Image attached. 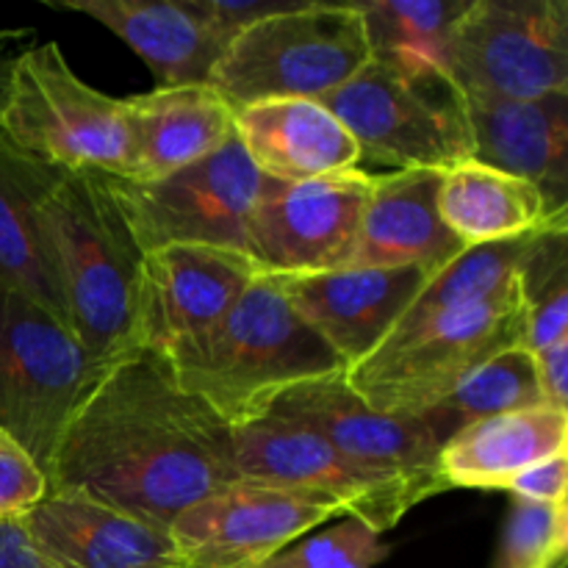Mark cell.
<instances>
[{
	"instance_id": "cell-1",
	"label": "cell",
	"mask_w": 568,
	"mask_h": 568,
	"mask_svg": "<svg viewBox=\"0 0 568 568\" xmlns=\"http://www.w3.org/2000/svg\"><path fill=\"white\" fill-rule=\"evenodd\" d=\"M231 483L233 427L183 392L164 355L150 349L105 369L48 471V491L83 494L166 532Z\"/></svg>"
},
{
	"instance_id": "cell-2",
	"label": "cell",
	"mask_w": 568,
	"mask_h": 568,
	"mask_svg": "<svg viewBox=\"0 0 568 568\" xmlns=\"http://www.w3.org/2000/svg\"><path fill=\"white\" fill-rule=\"evenodd\" d=\"M172 377L227 427L264 419L288 388L344 372L272 275H258L231 311L164 353Z\"/></svg>"
},
{
	"instance_id": "cell-3",
	"label": "cell",
	"mask_w": 568,
	"mask_h": 568,
	"mask_svg": "<svg viewBox=\"0 0 568 568\" xmlns=\"http://www.w3.org/2000/svg\"><path fill=\"white\" fill-rule=\"evenodd\" d=\"M39 225L78 342L105 369L136 353L144 253L109 175L61 170L39 200Z\"/></svg>"
},
{
	"instance_id": "cell-4",
	"label": "cell",
	"mask_w": 568,
	"mask_h": 568,
	"mask_svg": "<svg viewBox=\"0 0 568 568\" xmlns=\"http://www.w3.org/2000/svg\"><path fill=\"white\" fill-rule=\"evenodd\" d=\"M514 347L527 349L516 281L483 303L392 333L344 377L369 408L419 416L442 403L477 366Z\"/></svg>"
},
{
	"instance_id": "cell-5",
	"label": "cell",
	"mask_w": 568,
	"mask_h": 568,
	"mask_svg": "<svg viewBox=\"0 0 568 568\" xmlns=\"http://www.w3.org/2000/svg\"><path fill=\"white\" fill-rule=\"evenodd\" d=\"M369 61L355 3L305 0L239 33L222 53L209 87L233 111L266 100H322Z\"/></svg>"
},
{
	"instance_id": "cell-6",
	"label": "cell",
	"mask_w": 568,
	"mask_h": 568,
	"mask_svg": "<svg viewBox=\"0 0 568 568\" xmlns=\"http://www.w3.org/2000/svg\"><path fill=\"white\" fill-rule=\"evenodd\" d=\"M0 133L59 170L125 175L131 148L125 100L81 81L55 42H31L17 55Z\"/></svg>"
},
{
	"instance_id": "cell-7",
	"label": "cell",
	"mask_w": 568,
	"mask_h": 568,
	"mask_svg": "<svg viewBox=\"0 0 568 568\" xmlns=\"http://www.w3.org/2000/svg\"><path fill=\"white\" fill-rule=\"evenodd\" d=\"M105 366L75 333L20 294L0 292V433L48 477L50 460Z\"/></svg>"
},
{
	"instance_id": "cell-8",
	"label": "cell",
	"mask_w": 568,
	"mask_h": 568,
	"mask_svg": "<svg viewBox=\"0 0 568 568\" xmlns=\"http://www.w3.org/2000/svg\"><path fill=\"white\" fill-rule=\"evenodd\" d=\"M349 131L361 159L394 170L447 172L475 159L460 92L447 81L405 78L377 61L320 100Z\"/></svg>"
},
{
	"instance_id": "cell-9",
	"label": "cell",
	"mask_w": 568,
	"mask_h": 568,
	"mask_svg": "<svg viewBox=\"0 0 568 568\" xmlns=\"http://www.w3.org/2000/svg\"><path fill=\"white\" fill-rule=\"evenodd\" d=\"M233 471L239 483L305 499L338 519L353 516L377 532L394 530L427 499L410 483L364 469L316 433L277 416L233 430Z\"/></svg>"
},
{
	"instance_id": "cell-10",
	"label": "cell",
	"mask_w": 568,
	"mask_h": 568,
	"mask_svg": "<svg viewBox=\"0 0 568 568\" xmlns=\"http://www.w3.org/2000/svg\"><path fill=\"white\" fill-rule=\"evenodd\" d=\"M133 239L150 250L205 244L247 255V227L270 178L247 159L239 139L159 181L109 175Z\"/></svg>"
},
{
	"instance_id": "cell-11",
	"label": "cell",
	"mask_w": 568,
	"mask_h": 568,
	"mask_svg": "<svg viewBox=\"0 0 568 568\" xmlns=\"http://www.w3.org/2000/svg\"><path fill=\"white\" fill-rule=\"evenodd\" d=\"M449 81L464 98L568 92L566 0H471L449 42Z\"/></svg>"
},
{
	"instance_id": "cell-12",
	"label": "cell",
	"mask_w": 568,
	"mask_h": 568,
	"mask_svg": "<svg viewBox=\"0 0 568 568\" xmlns=\"http://www.w3.org/2000/svg\"><path fill=\"white\" fill-rule=\"evenodd\" d=\"M372 175L361 170L300 183L270 181L247 227L261 275H311L353 264Z\"/></svg>"
},
{
	"instance_id": "cell-13",
	"label": "cell",
	"mask_w": 568,
	"mask_h": 568,
	"mask_svg": "<svg viewBox=\"0 0 568 568\" xmlns=\"http://www.w3.org/2000/svg\"><path fill=\"white\" fill-rule=\"evenodd\" d=\"M266 416L325 438L336 453L377 475L397 477L427 499L447 491L438 475L442 444L416 416L381 414L349 388L344 372L288 388Z\"/></svg>"
},
{
	"instance_id": "cell-14",
	"label": "cell",
	"mask_w": 568,
	"mask_h": 568,
	"mask_svg": "<svg viewBox=\"0 0 568 568\" xmlns=\"http://www.w3.org/2000/svg\"><path fill=\"white\" fill-rule=\"evenodd\" d=\"M331 519L338 516L305 499L231 483L183 510L170 536L183 568H255Z\"/></svg>"
},
{
	"instance_id": "cell-15",
	"label": "cell",
	"mask_w": 568,
	"mask_h": 568,
	"mask_svg": "<svg viewBox=\"0 0 568 568\" xmlns=\"http://www.w3.org/2000/svg\"><path fill=\"white\" fill-rule=\"evenodd\" d=\"M258 275L253 258L239 250L205 244L150 250L139 277L136 347L164 355L220 322Z\"/></svg>"
},
{
	"instance_id": "cell-16",
	"label": "cell",
	"mask_w": 568,
	"mask_h": 568,
	"mask_svg": "<svg viewBox=\"0 0 568 568\" xmlns=\"http://www.w3.org/2000/svg\"><path fill=\"white\" fill-rule=\"evenodd\" d=\"M300 320L333 349L344 372L375 353L427 275L414 266H344L311 275H272Z\"/></svg>"
},
{
	"instance_id": "cell-17",
	"label": "cell",
	"mask_w": 568,
	"mask_h": 568,
	"mask_svg": "<svg viewBox=\"0 0 568 568\" xmlns=\"http://www.w3.org/2000/svg\"><path fill=\"white\" fill-rule=\"evenodd\" d=\"M50 568H183L172 536L70 491H48L22 516Z\"/></svg>"
},
{
	"instance_id": "cell-18",
	"label": "cell",
	"mask_w": 568,
	"mask_h": 568,
	"mask_svg": "<svg viewBox=\"0 0 568 568\" xmlns=\"http://www.w3.org/2000/svg\"><path fill=\"white\" fill-rule=\"evenodd\" d=\"M475 161L525 178L568 216V92L544 98H464Z\"/></svg>"
},
{
	"instance_id": "cell-19",
	"label": "cell",
	"mask_w": 568,
	"mask_h": 568,
	"mask_svg": "<svg viewBox=\"0 0 568 568\" xmlns=\"http://www.w3.org/2000/svg\"><path fill=\"white\" fill-rule=\"evenodd\" d=\"M442 175L444 172L433 170L372 175V192L349 266H414L430 277L458 258L466 244L444 225L438 211Z\"/></svg>"
},
{
	"instance_id": "cell-20",
	"label": "cell",
	"mask_w": 568,
	"mask_h": 568,
	"mask_svg": "<svg viewBox=\"0 0 568 568\" xmlns=\"http://www.w3.org/2000/svg\"><path fill=\"white\" fill-rule=\"evenodd\" d=\"M50 9L109 28L150 67L159 89L209 83L227 50L192 0H55Z\"/></svg>"
},
{
	"instance_id": "cell-21",
	"label": "cell",
	"mask_w": 568,
	"mask_h": 568,
	"mask_svg": "<svg viewBox=\"0 0 568 568\" xmlns=\"http://www.w3.org/2000/svg\"><path fill=\"white\" fill-rule=\"evenodd\" d=\"M128 111V181H159L236 136V111L209 83L153 89L125 100Z\"/></svg>"
},
{
	"instance_id": "cell-22",
	"label": "cell",
	"mask_w": 568,
	"mask_h": 568,
	"mask_svg": "<svg viewBox=\"0 0 568 568\" xmlns=\"http://www.w3.org/2000/svg\"><path fill=\"white\" fill-rule=\"evenodd\" d=\"M236 139L264 178L300 183L358 170L361 150L320 100H266L236 111Z\"/></svg>"
},
{
	"instance_id": "cell-23",
	"label": "cell",
	"mask_w": 568,
	"mask_h": 568,
	"mask_svg": "<svg viewBox=\"0 0 568 568\" xmlns=\"http://www.w3.org/2000/svg\"><path fill=\"white\" fill-rule=\"evenodd\" d=\"M564 453H568V410L536 405L455 433L438 453V475L447 488L505 491L516 475Z\"/></svg>"
},
{
	"instance_id": "cell-24",
	"label": "cell",
	"mask_w": 568,
	"mask_h": 568,
	"mask_svg": "<svg viewBox=\"0 0 568 568\" xmlns=\"http://www.w3.org/2000/svg\"><path fill=\"white\" fill-rule=\"evenodd\" d=\"M59 172L0 133V292L31 300L70 327L39 225V200Z\"/></svg>"
},
{
	"instance_id": "cell-25",
	"label": "cell",
	"mask_w": 568,
	"mask_h": 568,
	"mask_svg": "<svg viewBox=\"0 0 568 568\" xmlns=\"http://www.w3.org/2000/svg\"><path fill=\"white\" fill-rule=\"evenodd\" d=\"M438 211L466 247L508 242L568 222V216L549 214L547 200L530 181L475 159L444 172Z\"/></svg>"
},
{
	"instance_id": "cell-26",
	"label": "cell",
	"mask_w": 568,
	"mask_h": 568,
	"mask_svg": "<svg viewBox=\"0 0 568 568\" xmlns=\"http://www.w3.org/2000/svg\"><path fill=\"white\" fill-rule=\"evenodd\" d=\"M471 0H364L369 61L405 78L449 81V42Z\"/></svg>"
},
{
	"instance_id": "cell-27",
	"label": "cell",
	"mask_w": 568,
	"mask_h": 568,
	"mask_svg": "<svg viewBox=\"0 0 568 568\" xmlns=\"http://www.w3.org/2000/svg\"><path fill=\"white\" fill-rule=\"evenodd\" d=\"M547 405L541 399L530 349L514 347L494 355L477 366L466 381H460L442 403L427 408L416 419L433 433L438 444H447L464 427L510 410Z\"/></svg>"
},
{
	"instance_id": "cell-28",
	"label": "cell",
	"mask_w": 568,
	"mask_h": 568,
	"mask_svg": "<svg viewBox=\"0 0 568 568\" xmlns=\"http://www.w3.org/2000/svg\"><path fill=\"white\" fill-rule=\"evenodd\" d=\"M536 233L508 239V242L466 247L458 258H453L444 270L427 277L425 286L419 288V294H416L414 303L408 305V311L394 325L392 333L405 331L410 325H419V322L433 320V316L449 314V311L469 308V305L483 303V300L494 297L503 288L514 286L516 270H519L521 258L530 250Z\"/></svg>"
},
{
	"instance_id": "cell-29",
	"label": "cell",
	"mask_w": 568,
	"mask_h": 568,
	"mask_svg": "<svg viewBox=\"0 0 568 568\" xmlns=\"http://www.w3.org/2000/svg\"><path fill=\"white\" fill-rule=\"evenodd\" d=\"M568 222L536 233L530 250L516 270L521 308H525L527 349L555 344L568 336Z\"/></svg>"
},
{
	"instance_id": "cell-30",
	"label": "cell",
	"mask_w": 568,
	"mask_h": 568,
	"mask_svg": "<svg viewBox=\"0 0 568 568\" xmlns=\"http://www.w3.org/2000/svg\"><path fill=\"white\" fill-rule=\"evenodd\" d=\"M566 552L568 505H538L510 497L491 568H564Z\"/></svg>"
},
{
	"instance_id": "cell-31",
	"label": "cell",
	"mask_w": 568,
	"mask_h": 568,
	"mask_svg": "<svg viewBox=\"0 0 568 568\" xmlns=\"http://www.w3.org/2000/svg\"><path fill=\"white\" fill-rule=\"evenodd\" d=\"M388 552L383 532L353 516H342L336 525L297 538L255 568H377Z\"/></svg>"
},
{
	"instance_id": "cell-32",
	"label": "cell",
	"mask_w": 568,
	"mask_h": 568,
	"mask_svg": "<svg viewBox=\"0 0 568 568\" xmlns=\"http://www.w3.org/2000/svg\"><path fill=\"white\" fill-rule=\"evenodd\" d=\"M48 494V477L31 455L0 433V519H22Z\"/></svg>"
},
{
	"instance_id": "cell-33",
	"label": "cell",
	"mask_w": 568,
	"mask_h": 568,
	"mask_svg": "<svg viewBox=\"0 0 568 568\" xmlns=\"http://www.w3.org/2000/svg\"><path fill=\"white\" fill-rule=\"evenodd\" d=\"M303 3L305 0H192L197 14L225 44H231L239 33L247 31L255 22L286 14Z\"/></svg>"
},
{
	"instance_id": "cell-34",
	"label": "cell",
	"mask_w": 568,
	"mask_h": 568,
	"mask_svg": "<svg viewBox=\"0 0 568 568\" xmlns=\"http://www.w3.org/2000/svg\"><path fill=\"white\" fill-rule=\"evenodd\" d=\"M566 488H568V453L552 455V458L530 466L527 471L516 475L514 480L508 483L505 491H508L510 497L527 499V503L566 505Z\"/></svg>"
},
{
	"instance_id": "cell-35",
	"label": "cell",
	"mask_w": 568,
	"mask_h": 568,
	"mask_svg": "<svg viewBox=\"0 0 568 568\" xmlns=\"http://www.w3.org/2000/svg\"><path fill=\"white\" fill-rule=\"evenodd\" d=\"M530 355L544 403L552 405V408L568 410V336Z\"/></svg>"
},
{
	"instance_id": "cell-36",
	"label": "cell",
	"mask_w": 568,
	"mask_h": 568,
	"mask_svg": "<svg viewBox=\"0 0 568 568\" xmlns=\"http://www.w3.org/2000/svg\"><path fill=\"white\" fill-rule=\"evenodd\" d=\"M0 568H50L22 519H0Z\"/></svg>"
},
{
	"instance_id": "cell-37",
	"label": "cell",
	"mask_w": 568,
	"mask_h": 568,
	"mask_svg": "<svg viewBox=\"0 0 568 568\" xmlns=\"http://www.w3.org/2000/svg\"><path fill=\"white\" fill-rule=\"evenodd\" d=\"M33 42V31H0V109H3L6 92H9V78H11V67H14L17 55Z\"/></svg>"
},
{
	"instance_id": "cell-38",
	"label": "cell",
	"mask_w": 568,
	"mask_h": 568,
	"mask_svg": "<svg viewBox=\"0 0 568 568\" xmlns=\"http://www.w3.org/2000/svg\"><path fill=\"white\" fill-rule=\"evenodd\" d=\"M564 568H566V566H564Z\"/></svg>"
}]
</instances>
